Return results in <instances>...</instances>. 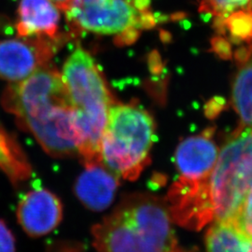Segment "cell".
I'll list each match as a JSON object with an SVG mask.
<instances>
[{
  "label": "cell",
  "mask_w": 252,
  "mask_h": 252,
  "mask_svg": "<svg viewBox=\"0 0 252 252\" xmlns=\"http://www.w3.org/2000/svg\"><path fill=\"white\" fill-rule=\"evenodd\" d=\"M252 186V127L234 133L219 152L207 179L174 182L165 199L172 220L191 230L231 221Z\"/></svg>",
  "instance_id": "1"
},
{
  "label": "cell",
  "mask_w": 252,
  "mask_h": 252,
  "mask_svg": "<svg viewBox=\"0 0 252 252\" xmlns=\"http://www.w3.org/2000/svg\"><path fill=\"white\" fill-rule=\"evenodd\" d=\"M212 44L215 52L220 54L221 57H226V58L231 57V49L228 41H226L225 39L221 37H216L214 38Z\"/></svg>",
  "instance_id": "18"
},
{
  "label": "cell",
  "mask_w": 252,
  "mask_h": 252,
  "mask_svg": "<svg viewBox=\"0 0 252 252\" xmlns=\"http://www.w3.org/2000/svg\"><path fill=\"white\" fill-rule=\"evenodd\" d=\"M153 116L135 104L114 103L100 142L103 163L125 180H135L151 163Z\"/></svg>",
  "instance_id": "5"
},
{
  "label": "cell",
  "mask_w": 252,
  "mask_h": 252,
  "mask_svg": "<svg viewBox=\"0 0 252 252\" xmlns=\"http://www.w3.org/2000/svg\"><path fill=\"white\" fill-rule=\"evenodd\" d=\"M84 167V171L74 183V193L91 211H104L115 198L119 187L118 176L103 162Z\"/></svg>",
  "instance_id": "10"
},
{
  "label": "cell",
  "mask_w": 252,
  "mask_h": 252,
  "mask_svg": "<svg viewBox=\"0 0 252 252\" xmlns=\"http://www.w3.org/2000/svg\"><path fill=\"white\" fill-rule=\"evenodd\" d=\"M51 1L54 3V5H55L58 9L64 11L65 9L68 8V6H69V4H70V2H71L72 0H51Z\"/></svg>",
  "instance_id": "19"
},
{
  "label": "cell",
  "mask_w": 252,
  "mask_h": 252,
  "mask_svg": "<svg viewBox=\"0 0 252 252\" xmlns=\"http://www.w3.org/2000/svg\"><path fill=\"white\" fill-rule=\"evenodd\" d=\"M252 0H202L200 10L211 13L218 18H226L237 9L248 6Z\"/></svg>",
  "instance_id": "15"
},
{
  "label": "cell",
  "mask_w": 252,
  "mask_h": 252,
  "mask_svg": "<svg viewBox=\"0 0 252 252\" xmlns=\"http://www.w3.org/2000/svg\"><path fill=\"white\" fill-rule=\"evenodd\" d=\"M63 37L36 36L0 41V79L10 83L27 79L51 63Z\"/></svg>",
  "instance_id": "7"
},
{
  "label": "cell",
  "mask_w": 252,
  "mask_h": 252,
  "mask_svg": "<svg viewBox=\"0 0 252 252\" xmlns=\"http://www.w3.org/2000/svg\"><path fill=\"white\" fill-rule=\"evenodd\" d=\"M185 252V251H182V250H180V249H179L177 246L172 250L171 252Z\"/></svg>",
  "instance_id": "20"
},
{
  "label": "cell",
  "mask_w": 252,
  "mask_h": 252,
  "mask_svg": "<svg viewBox=\"0 0 252 252\" xmlns=\"http://www.w3.org/2000/svg\"><path fill=\"white\" fill-rule=\"evenodd\" d=\"M1 104L47 154L54 158L77 155L72 103L62 73L52 63L24 81L10 83L2 94Z\"/></svg>",
  "instance_id": "2"
},
{
  "label": "cell",
  "mask_w": 252,
  "mask_h": 252,
  "mask_svg": "<svg viewBox=\"0 0 252 252\" xmlns=\"http://www.w3.org/2000/svg\"><path fill=\"white\" fill-rule=\"evenodd\" d=\"M63 204L53 191L33 189L20 200L16 216L25 233L31 237H42L54 231L63 220Z\"/></svg>",
  "instance_id": "8"
},
{
  "label": "cell",
  "mask_w": 252,
  "mask_h": 252,
  "mask_svg": "<svg viewBox=\"0 0 252 252\" xmlns=\"http://www.w3.org/2000/svg\"><path fill=\"white\" fill-rule=\"evenodd\" d=\"M60 11L51 0H21L15 28L19 37L59 36Z\"/></svg>",
  "instance_id": "11"
},
{
  "label": "cell",
  "mask_w": 252,
  "mask_h": 252,
  "mask_svg": "<svg viewBox=\"0 0 252 252\" xmlns=\"http://www.w3.org/2000/svg\"><path fill=\"white\" fill-rule=\"evenodd\" d=\"M0 252H16L14 235L2 220H0Z\"/></svg>",
  "instance_id": "17"
},
{
  "label": "cell",
  "mask_w": 252,
  "mask_h": 252,
  "mask_svg": "<svg viewBox=\"0 0 252 252\" xmlns=\"http://www.w3.org/2000/svg\"><path fill=\"white\" fill-rule=\"evenodd\" d=\"M165 199L135 192L92 228L97 252H170L177 246Z\"/></svg>",
  "instance_id": "3"
},
{
  "label": "cell",
  "mask_w": 252,
  "mask_h": 252,
  "mask_svg": "<svg viewBox=\"0 0 252 252\" xmlns=\"http://www.w3.org/2000/svg\"><path fill=\"white\" fill-rule=\"evenodd\" d=\"M207 252H252V239L230 221H215L206 234Z\"/></svg>",
  "instance_id": "14"
},
{
  "label": "cell",
  "mask_w": 252,
  "mask_h": 252,
  "mask_svg": "<svg viewBox=\"0 0 252 252\" xmlns=\"http://www.w3.org/2000/svg\"><path fill=\"white\" fill-rule=\"evenodd\" d=\"M62 77L72 103L77 155L84 166L101 163L100 142L109 108L115 103L106 79L81 46L65 60Z\"/></svg>",
  "instance_id": "4"
},
{
  "label": "cell",
  "mask_w": 252,
  "mask_h": 252,
  "mask_svg": "<svg viewBox=\"0 0 252 252\" xmlns=\"http://www.w3.org/2000/svg\"><path fill=\"white\" fill-rule=\"evenodd\" d=\"M0 170L13 185L31 177L32 168L17 140L0 126Z\"/></svg>",
  "instance_id": "13"
},
{
  "label": "cell",
  "mask_w": 252,
  "mask_h": 252,
  "mask_svg": "<svg viewBox=\"0 0 252 252\" xmlns=\"http://www.w3.org/2000/svg\"><path fill=\"white\" fill-rule=\"evenodd\" d=\"M230 222L252 239V186L236 215Z\"/></svg>",
  "instance_id": "16"
},
{
  "label": "cell",
  "mask_w": 252,
  "mask_h": 252,
  "mask_svg": "<svg viewBox=\"0 0 252 252\" xmlns=\"http://www.w3.org/2000/svg\"><path fill=\"white\" fill-rule=\"evenodd\" d=\"M74 33L115 36L119 46L136 40L141 28L153 27V15L139 10L133 0H72L64 10Z\"/></svg>",
  "instance_id": "6"
},
{
  "label": "cell",
  "mask_w": 252,
  "mask_h": 252,
  "mask_svg": "<svg viewBox=\"0 0 252 252\" xmlns=\"http://www.w3.org/2000/svg\"><path fill=\"white\" fill-rule=\"evenodd\" d=\"M238 70L232 89V104L245 127H252V40L235 53Z\"/></svg>",
  "instance_id": "12"
},
{
  "label": "cell",
  "mask_w": 252,
  "mask_h": 252,
  "mask_svg": "<svg viewBox=\"0 0 252 252\" xmlns=\"http://www.w3.org/2000/svg\"><path fill=\"white\" fill-rule=\"evenodd\" d=\"M213 133L214 129L209 128L200 135L183 139L179 144L175 153L178 181L198 183L209 176L219 156Z\"/></svg>",
  "instance_id": "9"
}]
</instances>
